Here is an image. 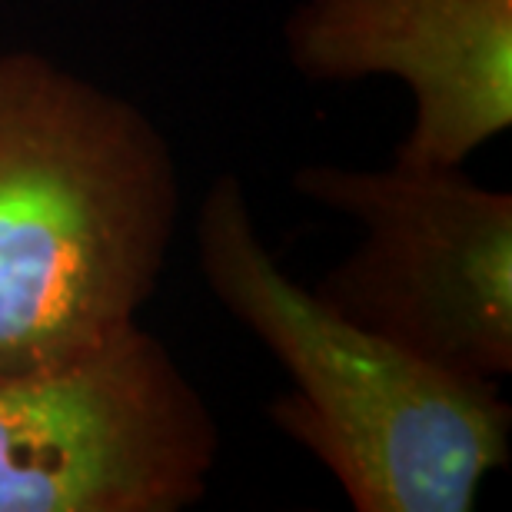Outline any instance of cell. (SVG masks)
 <instances>
[{"instance_id":"3","label":"cell","mask_w":512,"mask_h":512,"mask_svg":"<svg viewBox=\"0 0 512 512\" xmlns=\"http://www.w3.org/2000/svg\"><path fill=\"white\" fill-rule=\"evenodd\" d=\"M293 190L350 217L360 243L313 293L366 330L473 380L512 373V193L463 167L310 163Z\"/></svg>"},{"instance_id":"2","label":"cell","mask_w":512,"mask_h":512,"mask_svg":"<svg viewBox=\"0 0 512 512\" xmlns=\"http://www.w3.org/2000/svg\"><path fill=\"white\" fill-rule=\"evenodd\" d=\"M193 233L207 290L290 376L270 423L356 512L476 509L486 479L509 466L512 406L499 383L443 370L296 283L256 230L237 173L210 183Z\"/></svg>"},{"instance_id":"1","label":"cell","mask_w":512,"mask_h":512,"mask_svg":"<svg viewBox=\"0 0 512 512\" xmlns=\"http://www.w3.org/2000/svg\"><path fill=\"white\" fill-rule=\"evenodd\" d=\"M163 130L40 50L0 54V373L140 320L180 220Z\"/></svg>"},{"instance_id":"4","label":"cell","mask_w":512,"mask_h":512,"mask_svg":"<svg viewBox=\"0 0 512 512\" xmlns=\"http://www.w3.org/2000/svg\"><path fill=\"white\" fill-rule=\"evenodd\" d=\"M217 459L207 396L140 320L0 373V512H183Z\"/></svg>"},{"instance_id":"5","label":"cell","mask_w":512,"mask_h":512,"mask_svg":"<svg viewBox=\"0 0 512 512\" xmlns=\"http://www.w3.org/2000/svg\"><path fill=\"white\" fill-rule=\"evenodd\" d=\"M283 54L313 84H406V167H466L512 127V0H296Z\"/></svg>"}]
</instances>
